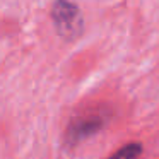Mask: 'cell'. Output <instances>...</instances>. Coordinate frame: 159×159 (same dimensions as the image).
<instances>
[{
  "mask_svg": "<svg viewBox=\"0 0 159 159\" xmlns=\"http://www.w3.org/2000/svg\"><path fill=\"white\" fill-rule=\"evenodd\" d=\"M52 19L62 38L72 39L82 29V19H80L79 7L69 0H55L52 9Z\"/></svg>",
  "mask_w": 159,
  "mask_h": 159,
  "instance_id": "obj_1",
  "label": "cell"
},
{
  "mask_svg": "<svg viewBox=\"0 0 159 159\" xmlns=\"http://www.w3.org/2000/svg\"><path fill=\"white\" fill-rule=\"evenodd\" d=\"M142 152L140 144H128L125 147H121L118 152H115L110 159H137Z\"/></svg>",
  "mask_w": 159,
  "mask_h": 159,
  "instance_id": "obj_2",
  "label": "cell"
}]
</instances>
